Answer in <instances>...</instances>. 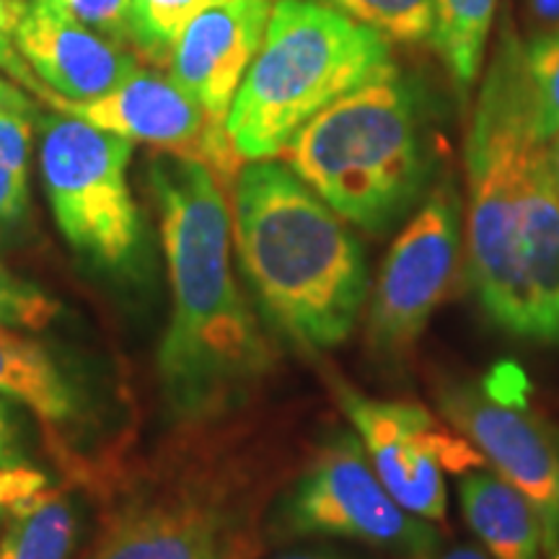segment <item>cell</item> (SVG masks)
I'll use <instances>...</instances> for the list:
<instances>
[{
	"label": "cell",
	"instance_id": "4",
	"mask_svg": "<svg viewBox=\"0 0 559 559\" xmlns=\"http://www.w3.org/2000/svg\"><path fill=\"white\" fill-rule=\"evenodd\" d=\"M277 158L340 218L376 236L415 207L430 177L417 96L396 70L321 109Z\"/></svg>",
	"mask_w": 559,
	"mask_h": 559
},
{
	"label": "cell",
	"instance_id": "21",
	"mask_svg": "<svg viewBox=\"0 0 559 559\" xmlns=\"http://www.w3.org/2000/svg\"><path fill=\"white\" fill-rule=\"evenodd\" d=\"M223 0H132L130 41L153 62H169L174 45L190 21Z\"/></svg>",
	"mask_w": 559,
	"mask_h": 559
},
{
	"label": "cell",
	"instance_id": "9",
	"mask_svg": "<svg viewBox=\"0 0 559 559\" xmlns=\"http://www.w3.org/2000/svg\"><path fill=\"white\" fill-rule=\"evenodd\" d=\"M337 400L391 498L419 519L445 521V474L481 469V453L419 404L373 400L345 383H337Z\"/></svg>",
	"mask_w": 559,
	"mask_h": 559
},
{
	"label": "cell",
	"instance_id": "8",
	"mask_svg": "<svg viewBox=\"0 0 559 559\" xmlns=\"http://www.w3.org/2000/svg\"><path fill=\"white\" fill-rule=\"evenodd\" d=\"M461 236L459 194L440 185L400 230L376 277L366 319L370 358L396 366L415 349L453 288Z\"/></svg>",
	"mask_w": 559,
	"mask_h": 559
},
{
	"label": "cell",
	"instance_id": "15",
	"mask_svg": "<svg viewBox=\"0 0 559 559\" xmlns=\"http://www.w3.org/2000/svg\"><path fill=\"white\" fill-rule=\"evenodd\" d=\"M459 500L464 519L492 559H542L539 513L500 474L472 469L461 474Z\"/></svg>",
	"mask_w": 559,
	"mask_h": 559
},
{
	"label": "cell",
	"instance_id": "2",
	"mask_svg": "<svg viewBox=\"0 0 559 559\" xmlns=\"http://www.w3.org/2000/svg\"><path fill=\"white\" fill-rule=\"evenodd\" d=\"M171 285V321L158 347V383L179 423L234 409L272 368V349L230 270L226 185L194 158L148 164Z\"/></svg>",
	"mask_w": 559,
	"mask_h": 559
},
{
	"label": "cell",
	"instance_id": "16",
	"mask_svg": "<svg viewBox=\"0 0 559 559\" xmlns=\"http://www.w3.org/2000/svg\"><path fill=\"white\" fill-rule=\"evenodd\" d=\"M0 396L58 428L75 423L83 407L79 389L50 349L5 324H0Z\"/></svg>",
	"mask_w": 559,
	"mask_h": 559
},
{
	"label": "cell",
	"instance_id": "14",
	"mask_svg": "<svg viewBox=\"0 0 559 559\" xmlns=\"http://www.w3.org/2000/svg\"><path fill=\"white\" fill-rule=\"evenodd\" d=\"M88 559H234V539L205 502H140L109 523Z\"/></svg>",
	"mask_w": 559,
	"mask_h": 559
},
{
	"label": "cell",
	"instance_id": "19",
	"mask_svg": "<svg viewBox=\"0 0 559 559\" xmlns=\"http://www.w3.org/2000/svg\"><path fill=\"white\" fill-rule=\"evenodd\" d=\"M34 124L37 109H0V247L16 243L32 215Z\"/></svg>",
	"mask_w": 559,
	"mask_h": 559
},
{
	"label": "cell",
	"instance_id": "23",
	"mask_svg": "<svg viewBox=\"0 0 559 559\" xmlns=\"http://www.w3.org/2000/svg\"><path fill=\"white\" fill-rule=\"evenodd\" d=\"M60 313V304L39 285L19 277L0 262V324L13 330L39 332L50 326Z\"/></svg>",
	"mask_w": 559,
	"mask_h": 559
},
{
	"label": "cell",
	"instance_id": "13",
	"mask_svg": "<svg viewBox=\"0 0 559 559\" xmlns=\"http://www.w3.org/2000/svg\"><path fill=\"white\" fill-rule=\"evenodd\" d=\"M275 0H223L190 21L174 45L169 75L213 120L226 122Z\"/></svg>",
	"mask_w": 559,
	"mask_h": 559
},
{
	"label": "cell",
	"instance_id": "25",
	"mask_svg": "<svg viewBox=\"0 0 559 559\" xmlns=\"http://www.w3.org/2000/svg\"><path fill=\"white\" fill-rule=\"evenodd\" d=\"M47 487V477L32 466H11V469H0V526L9 519L13 508L29 500L32 495L41 492Z\"/></svg>",
	"mask_w": 559,
	"mask_h": 559
},
{
	"label": "cell",
	"instance_id": "32",
	"mask_svg": "<svg viewBox=\"0 0 559 559\" xmlns=\"http://www.w3.org/2000/svg\"><path fill=\"white\" fill-rule=\"evenodd\" d=\"M551 559H559V549L555 551V555H551Z\"/></svg>",
	"mask_w": 559,
	"mask_h": 559
},
{
	"label": "cell",
	"instance_id": "11",
	"mask_svg": "<svg viewBox=\"0 0 559 559\" xmlns=\"http://www.w3.org/2000/svg\"><path fill=\"white\" fill-rule=\"evenodd\" d=\"M52 111L79 117L94 128L148 143L174 156L194 158L210 166L223 185L234 187L243 160L230 145L226 122L213 120L171 75L138 70L109 94L88 102H70L39 83L34 91Z\"/></svg>",
	"mask_w": 559,
	"mask_h": 559
},
{
	"label": "cell",
	"instance_id": "26",
	"mask_svg": "<svg viewBox=\"0 0 559 559\" xmlns=\"http://www.w3.org/2000/svg\"><path fill=\"white\" fill-rule=\"evenodd\" d=\"M11 466H29V445L21 428L16 402L0 396V469Z\"/></svg>",
	"mask_w": 559,
	"mask_h": 559
},
{
	"label": "cell",
	"instance_id": "6",
	"mask_svg": "<svg viewBox=\"0 0 559 559\" xmlns=\"http://www.w3.org/2000/svg\"><path fill=\"white\" fill-rule=\"evenodd\" d=\"M34 128L41 187L68 247L102 275L143 277L145 234L128 179L135 143L62 111H37Z\"/></svg>",
	"mask_w": 559,
	"mask_h": 559
},
{
	"label": "cell",
	"instance_id": "22",
	"mask_svg": "<svg viewBox=\"0 0 559 559\" xmlns=\"http://www.w3.org/2000/svg\"><path fill=\"white\" fill-rule=\"evenodd\" d=\"M358 21L394 45H417L432 32V0H313Z\"/></svg>",
	"mask_w": 559,
	"mask_h": 559
},
{
	"label": "cell",
	"instance_id": "30",
	"mask_svg": "<svg viewBox=\"0 0 559 559\" xmlns=\"http://www.w3.org/2000/svg\"><path fill=\"white\" fill-rule=\"evenodd\" d=\"M428 559H489L485 551L474 549V547H466V544H456V547H449V549H438L436 555H430Z\"/></svg>",
	"mask_w": 559,
	"mask_h": 559
},
{
	"label": "cell",
	"instance_id": "12",
	"mask_svg": "<svg viewBox=\"0 0 559 559\" xmlns=\"http://www.w3.org/2000/svg\"><path fill=\"white\" fill-rule=\"evenodd\" d=\"M0 37L41 86L70 102L109 94L143 70L128 47L91 32L45 0H0Z\"/></svg>",
	"mask_w": 559,
	"mask_h": 559
},
{
	"label": "cell",
	"instance_id": "10",
	"mask_svg": "<svg viewBox=\"0 0 559 559\" xmlns=\"http://www.w3.org/2000/svg\"><path fill=\"white\" fill-rule=\"evenodd\" d=\"M438 407L481 453L485 464L510 481L539 513L544 549H559V428L526 407L500 383L445 379Z\"/></svg>",
	"mask_w": 559,
	"mask_h": 559
},
{
	"label": "cell",
	"instance_id": "28",
	"mask_svg": "<svg viewBox=\"0 0 559 559\" xmlns=\"http://www.w3.org/2000/svg\"><path fill=\"white\" fill-rule=\"evenodd\" d=\"M528 9L549 29H559V0H528Z\"/></svg>",
	"mask_w": 559,
	"mask_h": 559
},
{
	"label": "cell",
	"instance_id": "5",
	"mask_svg": "<svg viewBox=\"0 0 559 559\" xmlns=\"http://www.w3.org/2000/svg\"><path fill=\"white\" fill-rule=\"evenodd\" d=\"M391 70L381 34L313 0H275L226 117L230 145L243 164L277 158L321 109Z\"/></svg>",
	"mask_w": 559,
	"mask_h": 559
},
{
	"label": "cell",
	"instance_id": "31",
	"mask_svg": "<svg viewBox=\"0 0 559 559\" xmlns=\"http://www.w3.org/2000/svg\"><path fill=\"white\" fill-rule=\"evenodd\" d=\"M280 559H342V557L326 555V551H298V555H285Z\"/></svg>",
	"mask_w": 559,
	"mask_h": 559
},
{
	"label": "cell",
	"instance_id": "29",
	"mask_svg": "<svg viewBox=\"0 0 559 559\" xmlns=\"http://www.w3.org/2000/svg\"><path fill=\"white\" fill-rule=\"evenodd\" d=\"M544 164H547L549 179L559 194V135L549 138L547 143H544Z\"/></svg>",
	"mask_w": 559,
	"mask_h": 559
},
{
	"label": "cell",
	"instance_id": "24",
	"mask_svg": "<svg viewBox=\"0 0 559 559\" xmlns=\"http://www.w3.org/2000/svg\"><path fill=\"white\" fill-rule=\"evenodd\" d=\"M47 5L88 26L117 45L130 41V3L132 0H45Z\"/></svg>",
	"mask_w": 559,
	"mask_h": 559
},
{
	"label": "cell",
	"instance_id": "17",
	"mask_svg": "<svg viewBox=\"0 0 559 559\" xmlns=\"http://www.w3.org/2000/svg\"><path fill=\"white\" fill-rule=\"evenodd\" d=\"M79 510L60 489L45 487L13 508L0 531V559H70Z\"/></svg>",
	"mask_w": 559,
	"mask_h": 559
},
{
	"label": "cell",
	"instance_id": "3",
	"mask_svg": "<svg viewBox=\"0 0 559 559\" xmlns=\"http://www.w3.org/2000/svg\"><path fill=\"white\" fill-rule=\"evenodd\" d=\"M230 236L262 319L306 353L345 342L368 300V262L347 221L285 160H247L234 179Z\"/></svg>",
	"mask_w": 559,
	"mask_h": 559
},
{
	"label": "cell",
	"instance_id": "1",
	"mask_svg": "<svg viewBox=\"0 0 559 559\" xmlns=\"http://www.w3.org/2000/svg\"><path fill=\"white\" fill-rule=\"evenodd\" d=\"M466 275L508 337L559 345V194L534 138L523 45L502 39L466 135Z\"/></svg>",
	"mask_w": 559,
	"mask_h": 559
},
{
	"label": "cell",
	"instance_id": "20",
	"mask_svg": "<svg viewBox=\"0 0 559 559\" xmlns=\"http://www.w3.org/2000/svg\"><path fill=\"white\" fill-rule=\"evenodd\" d=\"M523 88L531 132L547 143L559 135V29L542 32L523 47Z\"/></svg>",
	"mask_w": 559,
	"mask_h": 559
},
{
	"label": "cell",
	"instance_id": "27",
	"mask_svg": "<svg viewBox=\"0 0 559 559\" xmlns=\"http://www.w3.org/2000/svg\"><path fill=\"white\" fill-rule=\"evenodd\" d=\"M0 109H37L24 91L13 86L11 81L0 79Z\"/></svg>",
	"mask_w": 559,
	"mask_h": 559
},
{
	"label": "cell",
	"instance_id": "7",
	"mask_svg": "<svg viewBox=\"0 0 559 559\" xmlns=\"http://www.w3.org/2000/svg\"><path fill=\"white\" fill-rule=\"evenodd\" d=\"M277 531L355 539L407 559L440 549L436 526L391 498L355 432H337L317 451L280 502Z\"/></svg>",
	"mask_w": 559,
	"mask_h": 559
},
{
	"label": "cell",
	"instance_id": "18",
	"mask_svg": "<svg viewBox=\"0 0 559 559\" xmlns=\"http://www.w3.org/2000/svg\"><path fill=\"white\" fill-rule=\"evenodd\" d=\"M495 5L498 0H432V47L461 91L479 79Z\"/></svg>",
	"mask_w": 559,
	"mask_h": 559
}]
</instances>
